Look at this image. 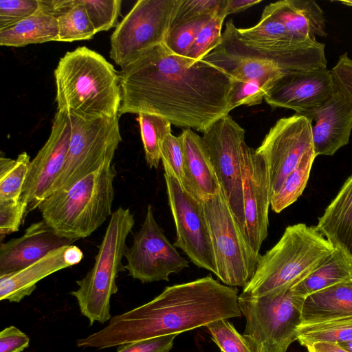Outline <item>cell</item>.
<instances>
[{"mask_svg":"<svg viewBox=\"0 0 352 352\" xmlns=\"http://www.w3.org/2000/svg\"><path fill=\"white\" fill-rule=\"evenodd\" d=\"M118 116L149 113L176 126L204 131L229 114L232 81L219 67L170 52L163 43L119 72Z\"/></svg>","mask_w":352,"mask_h":352,"instance_id":"1","label":"cell"},{"mask_svg":"<svg viewBox=\"0 0 352 352\" xmlns=\"http://www.w3.org/2000/svg\"><path fill=\"white\" fill-rule=\"evenodd\" d=\"M238 289L208 275L166 287L152 300L114 316L104 329L78 339V347L99 349L179 334L216 320L241 317Z\"/></svg>","mask_w":352,"mask_h":352,"instance_id":"2","label":"cell"},{"mask_svg":"<svg viewBox=\"0 0 352 352\" xmlns=\"http://www.w3.org/2000/svg\"><path fill=\"white\" fill-rule=\"evenodd\" d=\"M54 77L58 111L87 120L118 116L119 72L99 53L85 46L67 52Z\"/></svg>","mask_w":352,"mask_h":352,"instance_id":"3","label":"cell"},{"mask_svg":"<svg viewBox=\"0 0 352 352\" xmlns=\"http://www.w3.org/2000/svg\"><path fill=\"white\" fill-rule=\"evenodd\" d=\"M336 249L316 226H287L279 241L259 254L255 272L241 296L260 297L292 288L324 263Z\"/></svg>","mask_w":352,"mask_h":352,"instance_id":"4","label":"cell"},{"mask_svg":"<svg viewBox=\"0 0 352 352\" xmlns=\"http://www.w3.org/2000/svg\"><path fill=\"white\" fill-rule=\"evenodd\" d=\"M116 170L107 164L39 206L43 219L59 236L76 241L91 235L112 215Z\"/></svg>","mask_w":352,"mask_h":352,"instance_id":"5","label":"cell"},{"mask_svg":"<svg viewBox=\"0 0 352 352\" xmlns=\"http://www.w3.org/2000/svg\"><path fill=\"white\" fill-rule=\"evenodd\" d=\"M135 224L129 208L119 207L110 217L92 268L76 281L78 289L71 294L77 300L81 314L90 325L111 318L110 300L118 292L116 279L125 270L122 258L127 250L126 238Z\"/></svg>","mask_w":352,"mask_h":352,"instance_id":"6","label":"cell"},{"mask_svg":"<svg viewBox=\"0 0 352 352\" xmlns=\"http://www.w3.org/2000/svg\"><path fill=\"white\" fill-rule=\"evenodd\" d=\"M305 299L291 288L260 297L241 294L238 305L246 320L243 336L252 352H287L298 339Z\"/></svg>","mask_w":352,"mask_h":352,"instance_id":"7","label":"cell"},{"mask_svg":"<svg viewBox=\"0 0 352 352\" xmlns=\"http://www.w3.org/2000/svg\"><path fill=\"white\" fill-rule=\"evenodd\" d=\"M69 116L71 138L66 161L47 197L68 189L82 177L112 164L122 141L118 116L91 120Z\"/></svg>","mask_w":352,"mask_h":352,"instance_id":"8","label":"cell"},{"mask_svg":"<svg viewBox=\"0 0 352 352\" xmlns=\"http://www.w3.org/2000/svg\"><path fill=\"white\" fill-rule=\"evenodd\" d=\"M217 278L230 287H244L252 278L257 255L252 249L221 191L203 201Z\"/></svg>","mask_w":352,"mask_h":352,"instance_id":"9","label":"cell"},{"mask_svg":"<svg viewBox=\"0 0 352 352\" xmlns=\"http://www.w3.org/2000/svg\"><path fill=\"white\" fill-rule=\"evenodd\" d=\"M239 41L255 54L276 63L285 73L327 67L325 45L299 41L265 6L255 25L235 28Z\"/></svg>","mask_w":352,"mask_h":352,"instance_id":"10","label":"cell"},{"mask_svg":"<svg viewBox=\"0 0 352 352\" xmlns=\"http://www.w3.org/2000/svg\"><path fill=\"white\" fill-rule=\"evenodd\" d=\"M181 0H139L113 31L111 58L122 68L164 43Z\"/></svg>","mask_w":352,"mask_h":352,"instance_id":"11","label":"cell"},{"mask_svg":"<svg viewBox=\"0 0 352 352\" xmlns=\"http://www.w3.org/2000/svg\"><path fill=\"white\" fill-rule=\"evenodd\" d=\"M245 131L229 115L213 122L203 133L221 191L244 232L242 150Z\"/></svg>","mask_w":352,"mask_h":352,"instance_id":"12","label":"cell"},{"mask_svg":"<svg viewBox=\"0 0 352 352\" xmlns=\"http://www.w3.org/2000/svg\"><path fill=\"white\" fill-rule=\"evenodd\" d=\"M164 169L168 204L175 221L176 240L190 261L214 275L217 267L203 201L191 195L172 172Z\"/></svg>","mask_w":352,"mask_h":352,"instance_id":"13","label":"cell"},{"mask_svg":"<svg viewBox=\"0 0 352 352\" xmlns=\"http://www.w3.org/2000/svg\"><path fill=\"white\" fill-rule=\"evenodd\" d=\"M124 257L129 275L142 283L168 281L171 274L189 267V262L180 255L157 223L151 205L148 206L144 221Z\"/></svg>","mask_w":352,"mask_h":352,"instance_id":"14","label":"cell"},{"mask_svg":"<svg viewBox=\"0 0 352 352\" xmlns=\"http://www.w3.org/2000/svg\"><path fill=\"white\" fill-rule=\"evenodd\" d=\"M311 149L314 147L311 125L305 116L296 113L279 119L270 128L256 150L267 166L271 197Z\"/></svg>","mask_w":352,"mask_h":352,"instance_id":"15","label":"cell"},{"mask_svg":"<svg viewBox=\"0 0 352 352\" xmlns=\"http://www.w3.org/2000/svg\"><path fill=\"white\" fill-rule=\"evenodd\" d=\"M71 138L68 114L57 111L50 135L30 162L21 199L28 204L27 214L38 208L62 171Z\"/></svg>","mask_w":352,"mask_h":352,"instance_id":"16","label":"cell"},{"mask_svg":"<svg viewBox=\"0 0 352 352\" xmlns=\"http://www.w3.org/2000/svg\"><path fill=\"white\" fill-rule=\"evenodd\" d=\"M242 182L244 234L258 255L268 234L271 201L269 171L263 157L245 142L242 150Z\"/></svg>","mask_w":352,"mask_h":352,"instance_id":"17","label":"cell"},{"mask_svg":"<svg viewBox=\"0 0 352 352\" xmlns=\"http://www.w3.org/2000/svg\"><path fill=\"white\" fill-rule=\"evenodd\" d=\"M337 91L327 67L285 73L273 85L264 100L272 108H286L302 114L326 102Z\"/></svg>","mask_w":352,"mask_h":352,"instance_id":"18","label":"cell"},{"mask_svg":"<svg viewBox=\"0 0 352 352\" xmlns=\"http://www.w3.org/2000/svg\"><path fill=\"white\" fill-rule=\"evenodd\" d=\"M235 28L232 20H228L221 43L203 59L223 69L232 81L280 78L285 74L276 63L255 54L244 46L237 38Z\"/></svg>","mask_w":352,"mask_h":352,"instance_id":"19","label":"cell"},{"mask_svg":"<svg viewBox=\"0 0 352 352\" xmlns=\"http://www.w3.org/2000/svg\"><path fill=\"white\" fill-rule=\"evenodd\" d=\"M300 115L310 122L316 157L333 155L348 144L352 131V103L338 89L322 105Z\"/></svg>","mask_w":352,"mask_h":352,"instance_id":"20","label":"cell"},{"mask_svg":"<svg viewBox=\"0 0 352 352\" xmlns=\"http://www.w3.org/2000/svg\"><path fill=\"white\" fill-rule=\"evenodd\" d=\"M74 242L58 235L43 219L32 223L21 236L1 243L0 276L23 269Z\"/></svg>","mask_w":352,"mask_h":352,"instance_id":"21","label":"cell"},{"mask_svg":"<svg viewBox=\"0 0 352 352\" xmlns=\"http://www.w3.org/2000/svg\"><path fill=\"white\" fill-rule=\"evenodd\" d=\"M82 251L76 245H65L19 271L0 276V300L19 302L36 289V283L63 269L78 264Z\"/></svg>","mask_w":352,"mask_h":352,"instance_id":"22","label":"cell"},{"mask_svg":"<svg viewBox=\"0 0 352 352\" xmlns=\"http://www.w3.org/2000/svg\"><path fill=\"white\" fill-rule=\"evenodd\" d=\"M180 135L184 155L182 185L191 195L204 201L220 192L219 183L202 137L191 129H184Z\"/></svg>","mask_w":352,"mask_h":352,"instance_id":"23","label":"cell"},{"mask_svg":"<svg viewBox=\"0 0 352 352\" xmlns=\"http://www.w3.org/2000/svg\"><path fill=\"white\" fill-rule=\"evenodd\" d=\"M316 227L352 263V175L326 208Z\"/></svg>","mask_w":352,"mask_h":352,"instance_id":"24","label":"cell"},{"mask_svg":"<svg viewBox=\"0 0 352 352\" xmlns=\"http://www.w3.org/2000/svg\"><path fill=\"white\" fill-rule=\"evenodd\" d=\"M266 7L297 41H317L327 35L324 12L315 1L283 0Z\"/></svg>","mask_w":352,"mask_h":352,"instance_id":"25","label":"cell"},{"mask_svg":"<svg viewBox=\"0 0 352 352\" xmlns=\"http://www.w3.org/2000/svg\"><path fill=\"white\" fill-rule=\"evenodd\" d=\"M352 316V279L308 296L304 300L300 325Z\"/></svg>","mask_w":352,"mask_h":352,"instance_id":"26","label":"cell"},{"mask_svg":"<svg viewBox=\"0 0 352 352\" xmlns=\"http://www.w3.org/2000/svg\"><path fill=\"white\" fill-rule=\"evenodd\" d=\"M58 34L56 19L38 9L34 14L18 23L0 30V45L18 47L57 41Z\"/></svg>","mask_w":352,"mask_h":352,"instance_id":"27","label":"cell"},{"mask_svg":"<svg viewBox=\"0 0 352 352\" xmlns=\"http://www.w3.org/2000/svg\"><path fill=\"white\" fill-rule=\"evenodd\" d=\"M351 279L352 263L336 250L324 263L291 289L305 299L315 292Z\"/></svg>","mask_w":352,"mask_h":352,"instance_id":"28","label":"cell"},{"mask_svg":"<svg viewBox=\"0 0 352 352\" xmlns=\"http://www.w3.org/2000/svg\"><path fill=\"white\" fill-rule=\"evenodd\" d=\"M316 158L314 149L308 151L287 175L281 187L271 197L270 206L276 213L294 204L303 192Z\"/></svg>","mask_w":352,"mask_h":352,"instance_id":"29","label":"cell"},{"mask_svg":"<svg viewBox=\"0 0 352 352\" xmlns=\"http://www.w3.org/2000/svg\"><path fill=\"white\" fill-rule=\"evenodd\" d=\"M145 160L150 168H157L161 161V149L166 138L171 133V123L160 116L138 114Z\"/></svg>","mask_w":352,"mask_h":352,"instance_id":"30","label":"cell"},{"mask_svg":"<svg viewBox=\"0 0 352 352\" xmlns=\"http://www.w3.org/2000/svg\"><path fill=\"white\" fill-rule=\"evenodd\" d=\"M352 339V316L300 325L297 341L302 345L314 342L339 344Z\"/></svg>","mask_w":352,"mask_h":352,"instance_id":"31","label":"cell"},{"mask_svg":"<svg viewBox=\"0 0 352 352\" xmlns=\"http://www.w3.org/2000/svg\"><path fill=\"white\" fill-rule=\"evenodd\" d=\"M30 162L26 152L20 153L15 160L0 157V202L21 199Z\"/></svg>","mask_w":352,"mask_h":352,"instance_id":"32","label":"cell"},{"mask_svg":"<svg viewBox=\"0 0 352 352\" xmlns=\"http://www.w3.org/2000/svg\"><path fill=\"white\" fill-rule=\"evenodd\" d=\"M58 29L57 41L72 42L89 40L96 34L88 16L82 0L56 18Z\"/></svg>","mask_w":352,"mask_h":352,"instance_id":"33","label":"cell"},{"mask_svg":"<svg viewBox=\"0 0 352 352\" xmlns=\"http://www.w3.org/2000/svg\"><path fill=\"white\" fill-rule=\"evenodd\" d=\"M278 78L267 77L246 82L232 81L230 111L242 105L254 106L261 104Z\"/></svg>","mask_w":352,"mask_h":352,"instance_id":"34","label":"cell"},{"mask_svg":"<svg viewBox=\"0 0 352 352\" xmlns=\"http://www.w3.org/2000/svg\"><path fill=\"white\" fill-rule=\"evenodd\" d=\"M212 17L201 16L170 28L164 43L173 54L186 57L198 32Z\"/></svg>","mask_w":352,"mask_h":352,"instance_id":"35","label":"cell"},{"mask_svg":"<svg viewBox=\"0 0 352 352\" xmlns=\"http://www.w3.org/2000/svg\"><path fill=\"white\" fill-rule=\"evenodd\" d=\"M226 16L216 15L208 21L198 32L186 58L198 61L222 42L221 28Z\"/></svg>","mask_w":352,"mask_h":352,"instance_id":"36","label":"cell"},{"mask_svg":"<svg viewBox=\"0 0 352 352\" xmlns=\"http://www.w3.org/2000/svg\"><path fill=\"white\" fill-rule=\"evenodd\" d=\"M96 33L108 31L118 25L121 0H82Z\"/></svg>","mask_w":352,"mask_h":352,"instance_id":"37","label":"cell"},{"mask_svg":"<svg viewBox=\"0 0 352 352\" xmlns=\"http://www.w3.org/2000/svg\"><path fill=\"white\" fill-rule=\"evenodd\" d=\"M206 327L221 352H252L248 340L228 319L216 320Z\"/></svg>","mask_w":352,"mask_h":352,"instance_id":"38","label":"cell"},{"mask_svg":"<svg viewBox=\"0 0 352 352\" xmlns=\"http://www.w3.org/2000/svg\"><path fill=\"white\" fill-rule=\"evenodd\" d=\"M226 0H181L170 28L204 16L226 17Z\"/></svg>","mask_w":352,"mask_h":352,"instance_id":"39","label":"cell"},{"mask_svg":"<svg viewBox=\"0 0 352 352\" xmlns=\"http://www.w3.org/2000/svg\"><path fill=\"white\" fill-rule=\"evenodd\" d=\"M39 9V0H1L0 30L30 16Z\"/></svg>","mask_w":352,"mask_h":352,"instance_id":"40","label":"cell"},{"mask_svg":"<svg viewBox=\"0 0 352 352\" xmlns=\"http://www.w3.org/2000/svg\"><path fill=\"white\" fill-rule=\"evenodd\" d=\"M161 161L164 168L169 169L183 184L184 155L182 138L169 134L164 140L161 149Z\"/></svg>","mask_w":352,"mask_h":352,"instance_id":"41","label":"cell"},{"mask_svg":"<svg viewBox=\"0 0 352 352\" xmlns=\"http://www.w3.org/2000/svg\"><path fill=\"white\" fill-rule=\"evenodd\" d=\"M28 204L21 199L16 201L0 202V234L2 237L19 230L27 215Z\"/></svg>","mask_w":352,"mask_h":352,"instance_id":"42","label":"cell"},{"mask_svg":"<svg viewBox=\"0 0 352 352\" xmlns=\"http://www.w3.org/2000/svg\"><path fill=\"white\" fill-rule=\"evenodd\" d=\"M178 334L166 335L124 344L117 352H169Z\"/></svg>","mask_w":352,"mask_h":352,"instance_id":"43","label":"cell"},{"mask_svg":"<svg viewBox=\"0 0 352 352\" xmlns=\"http://www.w3.org/2000/svg\"><path fill=\"white\" fill-rule=\"evenodd\" d=\"M331 72L337 89L352 103V59L347 52L339 56Z\"/></svg>","mask_w":352,"mask_h":352,"instance_id":"44","label":"cell"},{"mask_svg":"<svg viewBox=\"0 0 352 352\" xmlns=\"http://www.w3.org/2000/svg\"><path fill=\"white\" fill-rule=\"evenodd\" d=\"M28 336L14 326H10L0 333V352H21L29 346Z\"/></svg>","mask_w":352,"mask_h":352,"instance_id":"45","label":"cell"},{"mask_svg":"<svg viewBox=\"0 0 352 352\" xmlns=\"http://www.w3.org/2000/svg\"><path fill=\"white\" fill-rule=\"evenodd\" d=\"M77 0H39V9L56 19L75 5Z\"/></svg>","mask_w":352,"mask_h":352,"instance_id":"46","label":"cell"},{"mask_svg":"<svg viewBox=\"0 0 352 352\" xmlns=\"http://www.w3.org/2000/svg\"><path fill=\"white\" fill-rule=\"evenodd\" d=\"M261 1L262 0H226V15L243 12Z\"/></svg>","mask_w":352,"mask_h":352,"instance_id":"47","label":"cell"},{"mask_svg":"<svg viewBox=\"0 0 352 352\" xmlns=\"http://www.w3.org/2000/svg\"><path fill=\"white\" fill-rule=\"evenodd\" d=\"M307 352H349L337 344L314 342L305 346Z\"/></svg>","mask_w":352,"mask_h":352,"instance_id":"48","label":"cell"},{"mask_svg":"<svg viewBox=\"0 0 352 352\" xmlns=\"http://www.w3.org/2000/svg\"><path fill=\"white\" fill-rule=\"evenodd\" d=\"M349 352H352V339L342 343L337 344Z\"/></svg>","mask_w":352,"mask_h":352,"instance_id":"49","label":"cell"},{"mask_svg":"<svg viewBox=\"0 0 352 352\" xmlns=\"http://www.w3.org/2000/svg\"><path fill=\"white\" fill-rule=\"evenodd\" d=\"M340 2L345 6L352 7V0L340 1Z\"/></svg>","mask_w":352,"mask_h":352,"instance_id":"50","label":"cell"}]
</instances>
